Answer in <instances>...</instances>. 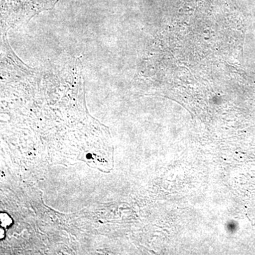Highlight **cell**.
I'll list each match as a JSON object with an SVG mask.
<instances>
[{"instance_id":"1","label":"cell","mask_w":255,"mask_h":255,"mask_svg":"<svg viewBox=\"0 0 255 255\" xmlns=\"http://www.w3.org/2000/svg\"><path fill=\"white\" fill-rule=\"evenodd\" d=\"M59 0H1V33L27 24L42 11L55 7Z\"/></svg>"},{"instance_id":"2","label":"cell","mask_w":255,"mask_h":255,"mask_svg":"<svg viewBox=\"0 0 255 255\" xmlns=\"http://www.w3.org/2000/svg\"><path fill=\"white\" fill-rule=\"evenodd\" d=\"M1 225L4 227H9L11 223V219L9 216L6 214H1Z\"/></svg>"}]
</instances>
